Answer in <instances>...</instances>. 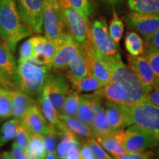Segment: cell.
<instances>
[{
    "mask_svg": "<svg viewBox=\"0 0 159 159\" xmlns=\"http://www.w3.org/2000/svg\"><path fill=\"white\" fill-rule=\"evenodd\" d=\"M67 2L71 7L87 19L92 14V6L90 0H67Z\"/></svg>",
    "mask_w": 159,
    "mask_h": 159,
    "instance_id": "36",
    "label": "cell"
},
{
    "mask_svg": "<svg viewBox=\"0 0 159 159\" xmlns=\"http://www.w3.org/2000/svg\"><path fill=\"white\" fill-rule=\"evenodd\" d=\"M124 132L123 130L113 131L105 136L97 137L96 139L99 145H101L105 150L110 152L113 156L123 154L127 152L122 144Z\"/></svg>",
    "mask_w": 159,
    "mask_h": 159,
    "instance_id": "24",
    "label": "cell"
},
{
    "mask_svg": "<svg viewBox=\"0 0 159 159\" xmlns=\"http://www.w3.org/2000/svg\"><path fill=\"white\" fill-rule=\"evenodd\" d=\"M80 46L85 52L90 74L104 85L111 82V71L107 65L97 57L89 39Z\"/></svg>",
    "mask_w": 159,
    "mask_h": 159,
    "instance_id": "13",
    "label": "cell"
},
{
    "mask_svg": "<svg viewBox=\"0 0 159 159\" xmlns=\"http://www.w3.org/2000/svg\"><path fill=\"white\" fill-rule=\"evenodd\" d=\"M125 46L129 54L132 56H139L144 52V41L138 33L134 31L127 33L125 39Z\"/></svg>",
    "mask_w": 159,
    "mask_h": 159,
    "instance_id": "28",
    "label": "cell"
},
{
    "mask_svg": "<svg viewBox=\"0 0 159 159\" xmlns=\"http://www.w3.org/2000/svg\"><path fill=\"white\" fill-rule=\"evenodd\" d=\"M80 159H94V154L86 142L83 143L80 149Z\"/></svg>",
    "mask_w": 159,
    "mask_h": 159,
    "instance_id": "46",
    "label": "cell"
},
{
    "mask_svg": "<svg viewBox=\"0 0 159 159\" xmlns=\"http://www.w3.org/2000/svg\"><path fill=\"white\" fill-rule=\"evenodd\" d=\"M11 156L13 159H27L25 150L15 142L12 145Z\"/></svg>",
    "mask_w": 159,
    "mask_h": 159,
    "instance_id": "45",
    "label": "cell"
},
{
    "mask_svg": "<svg viewBox=\"0 0 159 159\" xmlns=\"http://www.w3.org/2000/svg\"><path fill=\"white\" fill-rule=\"evenodd\" d=\"M43 2L52 3V2H59V0H42Z\"/></svg>",
    "mask_w": 159,
    "mask_h": 159,
    "instance_id": "50",
    "label": "cell"
},
{
    "mask_svg": "<svg viewBox=\"0 0 159 159\" xmlns=\"http://www.w3.org/2000/svg\"><path fill=\"white\" fill-rule=\"evenodd\" d=\"M99 99H102L96 93L80 95V101L77 110L76 117L81 122L91 126L94 115V107Z\"/></svg>",
    "mask_w": 159,
    "mask_h": 159,
    "instance_id": "21",
    "label": "cell"
},
{
    "mask_svg": "<svg viewBox=\"0 0 159 159\" xmlns=\"http://www.w3.org/2000/svg\"><path fill=\"white\" fill-rule=\"evenodd\" d=\"M33 44V56L37 57L43 64L52 69L53 57L56 47L46 36L38 35L32 38Z\"/></svg>",
    "mask_w": 159,
    "mask_h": 159,
    "instance_id": "17",
    "label": "cell"
},
{
    "mask_svg": "<svg viewBox=\"0 0 159 159\" xmlns=\"http://www.w3.org/2000/svg\"><path fill=\"white\" fill-rule=\"evenodd\" d=\"M132 11L159 15V0H128Z\"/></svg>",
    "mask_w": 159,
    "mask_h": 159,
    "instance_id": "29",
    "label": "cell"
},
{
    "mask_svg": "<svg viewBox=\"0 0 159 159\" xmlns=\"http://www.w3.org/2000/svg\"><path fill=\"white\" fill-rule=\"evenodd\" d=\"M80 143L78 141V139H76L71 148L69 149L67 153L66 154V159H80Z\"/></svg>",
    "mask_w": 159,
    "mask_h": 159,
    "instance_id": "43",
    "label": "cell"
},
{
    "mask_svg": "<svg viewBox=\"0 0 159 159\" xmlns=\"http://www.w3.org/2000/svg\"><path fill=\"white\" fill-rule=\"evenodd\" d=\"M146 45L150 46L151 47H153L155 49H159V28L153 35L149 39L148 41H145Z\"/></svg>",
    "mask_w": 159,
    "mask_h": 159,
    "instance_id": "47",
    "label": "cell"
},
{
    "mask_svg": "<svg viewBox=\"0 0 159 159\" xmlns=\"http://www.w3.org/2000/svg\"><path fill=\"white\" fill-rule=\"evenodd\" d=\"M60 117L66 126L67 127V128H69L71 132L74 133L76 136L86 139L94 137L90 126L81 122L77 117L63 116V115H60Z\"/></svg>",
    "mask_w": 159,
    "mask_h": 159,
    "instance_id": "27",
    "label": "cell"
},
{
    "mask_svg": "<svg viewBox=\"0 0 159 159\" xmlns=\"http://www.w3.org/2000/svg\"><path fill=\"white\" fill-rule=\"evenodd\" d=\"M0 88L5 89V90L16 88L14 83L12 82L9 77L1 69H0Z\"/></svg>",
    "mask_w": 159,
    "mask_h": 159,
    "instance_id": "44",
    "label": "cell"
},
{
    "mask_svg": "<svg viewBox=\"0 0 159 159\" xmlns=\"http://www.w3.org/2000/svg\"><path fill=\"white\" fill-rule=\"evenodd\" d=\"M30 133L26 128V127L21 122H19V126H18L16 134V141L15 143L19 146L25 150L28 144Z\"/></svg>",
    "mask_w": 159,
    "mask_h": 159,
    "instance_id": "38",
    "label": "cell"
},
{
    "mask_svg": "<svg viewBox=\"0 0 159 159\" xmlns=\"http://www.w3.org/2000/svg\"><path fill=\"white\" fill-rule=\"evenodd\" d=\"M85 142L89 145L94 156H96L97 159H113L107 152H105L102 147L99 145L98 142H96L94 138L87 139Z\"/></svg>",
    "mask_w": 159,
    "mask_h": 159,
    "instance_id": "39",
    "label": "cell"
},
{
    "mask_svg": "<svg viewBox=\"0 0 159 159\" xmlns=\"http://www.w3.org/2000/svg\"><path fill=\"white\" fill-rule=\"evenodd\" d=\"M2 89H2V88H0V91H2Z\"/></svg>",
    "mask_w": 159,
    "mask_h": 159,
    "instance_id": "53",
    "label": "cell"
},
{
    "mask_svg": "<svg viewBox=\"0 0 159 159\" xmlns=\"http://www.w3.org/2000/svg\"><path fill=\"white\" fill-rule=\"evenodd\" d=\"M38 104L39 105V108L41 109L43 116L45 117V119L49 124L53 125L60 130H66L67 128V127L61 120L59 113L57 112L53 105L52 104L51 101L49 100L44 89L43 90L41 96L38 100Z\"/></svg>",
    "mask_w": 159,
    "mask_h": 159,
    "instance_id": "22",
    "label": "cell"
},
{
    "mask_svg": "<svg viewBox=\"0 0 159 159\" xmlns=\"http://www.w3.org/2000/svg\"><path fill=\"white\" fill-rule=\"evenodd\" d=\"M105 110L108 124L113 131L122 130L128 126L124 105L106 101Z\"/></svg>",
    "mask_w": 159,
    "mask_h": 159,
    "instance_id": "19",
    "label": "cell"
},
{
    "mask_svg": "<svg viewBox=\"0 0 159 159\" xmlns=\"http://www.w3.org/2000/svg\"><path fill=\"white\" fill-rule=\"evenodd\" d=\"M19 122L18 119H13L4 123L0 129V148L15 138Z\"/></svg>",
    "mask_w": 159,
    "mask_h": 159,
    "instance_id": "32",
    "label": "cell"
},
{
    "mask_svg": "<svg viewBox=\"0 0 159 159\" xmlns=\"http://www.w3.org/2000/svg\"><path fill=\"white\" fill-rule=\"evenodd\" d=\"M89 41L97 54L113 57L121 56L118 45L111 39L104 19L95 20L91 24L89 29Z\"/></svg>",
    "mask_w": 159,
    "mask_h": 159,
    "instance_id": "5",
    "label": "cell"
},
{
    "mask_svg": "<svg viewBox=\"0 0 159 159\" xmlns=\"http://www.w3.org/2000/svg\"><path fill=\"white\" fill-rule=\"evenodd\" d=\"M115 159H152L153 152L151 151H144L139 152H125L123 154L115 155Z\"/></svg>",
    "mask_w": 159,
    "mask_h": 159,
    "instance_id": "41",
    "label": "cell"
},
{
    "mask_svg": "<svg viewBox=\"0 0 159 159\" xmlns=\"http://www.w3.org/2000/svg\"><path fill=\"white\" fill-rule=\"evenodd\" d=\"M68 33L80 44L89 39V19L71 7L67 0H59Z\"/></svg>",
    "mask_w": 159,
    "mask_h": 159,
    "instance_id": "7",
    "label": "cell"
},
{
    "mask_svg": "<svg viewBox=\"0 0 159 159\" xmlns=\"http://www.w3.org/2000/svg\"><path fill=\"white\" fill-rule=\"evenodd\" d=\"M43 89L60 114L66 97L71 90L68 79L58 73H49Z\"/></svg>",
    "mask_w": 159,
    "mask_h": 159,
    "instance_id": "11",
    "label": "cell"
},
{
    "mask_svg": "<svg viewBox=\"0 0 159 159\" xmlns=\"http://www.w3.org/2000/svg\"><path fill=\"white\" fill-rule=\"evenodd\" d=\"M56 153H48L47 154L44 159H56Z\"/></svg>",
    "mask_w": 159,
    "mask_h": 159,
    "instance_id": "49",
    "label": "cell"
},
{
    "mask_svg": "<svg viewBox=\"0 0 159 159\" xmlns=\"http://www.w3.org/2000/svg\"><path fill=\"white\" fill-rule=\"evenodd\" d=\"M103 1L107 2L108 3H116V2H118L119 1H121V0H103Z\"/></svg>",
    "mask_w": 159,
    "mask_h": 159,
    "instance_id": "51",
    "label": "cell"
},
{
    "mask_svg": "<svg viewBox=\"0 0 159 159\" xmlns=\"http://www.w3.org/2000/svg\"><path fill=\"white\" fill-rule=\"evenodd\" d=\"M32 34L20 15L16 0H0V37L12 52L20 41Z\"/></svg>",
    "mask_w": 159,
    "mask_h": 159,
    "instance_id": "1",
    "label": "cell"
},
{
    "mask_svg": "<svg viewBox=\"0 0 159 159\" xmlns=\"http://www.w3.org/2000/svg\"><path fill=\"white\" fill-rule=\"evenodd\" d=\"M33 56V44L32 38L25 41L19 49V58L18 61L28 60Z\"/></svg>",
    "mask_w": 159,
    "mask_h": 159,
    "instance_id": "40",
    "label": "cell"
},
{
    "mask_svg": "<svg viewBox=\"0 0 159 159\" xmlns=\"http://www.w3.org/2000/svg\"><path fill=\"white\" fill-rule=\"evenodd\" d=\"M71 84L73 89L77 91V92L96 91L104 85L102 83H101L91 75H89L82 79L71 82Z\"/></svg>",
    "mask_w": 159,
    "mask_h": 159,
    "instance_id": "30",
    "label": "cell"
},
{
    "mask_svg": "<svg viewBox=\"0 0 159 159\" xmlns=\"http://www.w3.org/2000/svg\"><path fill=\"white\" fill-rule=\"evenodd\" d=\"M50 69L35 56L26 61H18L16 86L38 102Z\"/></svg>",
    "mask_w": 159,
    "mask_h": 159,
    "instance_id": "2",
    "label": "cell"
},
{
    "mask_svg": "<svg viewBox=\"0 0 159 159\" xmlns=\"http://www.w3.org/2000/svg\"><path fill=\"white\" fill-rule=\"evenodd\" d=\"M55 46L56 52L52 59V69L55 71L66 70L70 61L80 51V44L69 33H66L55 43Z\"/></svg>",
    "mask_w": 159,
    "mask_h": 159,
    "instance_id": "9",
    "label": "cell"
},
{
    "mask_svg": "<svg viewBox=\"0 0 159 159\" xmlns=\"http://www.w3.org/2000/svg\"><path fill=\"white\" fill-rule=\"evenodd\" d=\"M146 101L152 103L159 108V86L156 85L155 86L147 91Z\"/></svg>",
    "mask_w": 159,
    "mask_h": 159,
    "instance_id": "42",
    "label": "cell"
},
{
    "mask_svg": "<svg viewBox=\"0 0 159 159\" xmlns=\"http://www.w3.org/2000/svg\"><path fill=\"white\" fill-rule=\"evenodd\" d=\"M60 130L54 128L52 130L45 134L43 136L44 139V146L47 154L48 153H56L57 150V138L59 136Z\"/></svg>",
    "mask_w": 159,
    "mask_h": 159,
    "instance_id": "37",
    "label": "cell"
},
{
    "mask_svg": "<svg viewBox=\"0 0 159 159\" xmlns=\"http://www.w3.org/2000/svg\"><path fill=\"white\" fill-rule=\"evenodd\" d=\"M108 30L111 39L118 45L124 33V24L122 19L119 18L114 7H113L112 19L109 24Z\"/></svg>",
    "mask_w": 159,
    "mask_h": 159,
    "instance_id": "33",
    "label": "cell"
},
{
    "mask_svg": "<svg viewBox=\"0 0 159 159\" xmlns=\"http://www.w3.org/2000/svg\"><path fill=\"white\" fill-rule=\"evenodd\" d=\"M95 53L108 67L111 74V81L120 83L128 91V99L125 106L130 107L146 101L147 90L133 71L123 63L121 56L106 57L97 54L96 51Z\"/></svg>",
    "mask_w": 159,
    "mask_h": 159,
    "instance_id": "3",
    "label": "cell"
},
{
    "mask_svg": "<svg viewBox=\"0 0 159 159\" xmlns=\"http://www.w3.org/2000/svg\"><path fill=\"white\" fill-rule=\"evenodd\" d=\"M13 116L12 102L8 91L2 89L0 91V119L9 118Z\"/></svg>",
    "mask_w": 159,
    "mask_h": 159,
    "instance_id": "35",
    "label": "cell"
},
{
    "mask_svg": "<svg viewBox=\"0 0 159 159\" xmlns=\"http://www.w3.org/2000/svg\"><path fill=\"white\" fill-rule=\"evenodd\" d=\"M90 128L95 138L113 132L108 124L105 108L102 105V99H99L95 105L94 118Z\"/></svg>",
    "mask_w": 159,
    "mask_h": 159,
    "instance_id": "23",
    "label": "cell"
},
{
    "mask_svg": "<svg viewBox=\"0 0 159 159\" xmlns=\"http://www.w3.org/2000/svg\"><path fill=\"white\" fill-rule=\"evenodd\" d=\"M94 92L102 99L116 104L125 105L128 99V91L124 85L116 81H111Z\"/></svg>",
    "mask_w": 159,
    "mask_h": 159,
    "instance_id": "18",
    "label": "cell"
},
{
    "mask_svg": "<svg viewBox=\"0 0 159 159\" xmlns=\"http://www.w3.org/2000/svg\"><path fill=\"white\" fill-rule=\"evenodd\" d=\"M0 159H13L11 156V153L9 152H4L1 154Z\"/></svg>",
    "mask_w": 159,
    "mask_h": 159,
    "instance_id": "48",
    "label": "cell"
},
{
    "mask_svg": "<svg viewBox=\"0 0 159 159\" xmlns=\"http://www.w3.org/2000/svg\"><path fill=\"white\" fill-rule=\"evenodd\" d=\"M27 157L31 159H44L47 156L43 134H31L25 149Z\"/></svg>",
    "mask_w": 159,
    "mask_h": 159,
    "instance_id": "26",
    "label": "cell"
},
{
    "mask_svg": "<svg viewBox=\"0 0 159 159\" xmlns=\"http://www.w3.org/2000/svg\"><path fill=\"white\" fill-rule=\"evenodd\" d=\"M157 147H158V155H159V137H158V146H157Z\"/></svg>",
    "mask_w": 159,
    "mask_h": 159,
    "instance_id": "52",
    "label": "cell"
},
{
    "mask_svg": "<svg viewBox=\"0 0 159 159\" xmlns=\"http://www.w3.org/2000/svg\"><path fill=\"white\" fill-rule=\"evenodd\" d=\"M128 63L129 68L136 75L147 91L156 85V76L144 56L128 55Z\"/></svg>",
    "mask_w": 159,
    "mask_h": 159,
    "instance_id": "14",
    "label": "cell"
},
{
    "mask_svg": "<svg viewBox=\"0 0 159 159\" xmlns=\"http://www.w3.org/2000/svg\"><path fill=\"white\" fill-rule=\"evenodd\" d=\"M17 66L18 64L13 53L5 43L0 41V69L14 84L16 77Z\"/></svg>",
    "mask_w": 159,
    "mask_h": 159,
    "instance_id": "25",
    "label": "cell"
},
{
    "mask_svg": "<svg viewBox=\"0 0 159 159\" xmlns=\"http://www.w3.org/2000/svg\"><path fill=\"white\" fill-rule=\"evenodd\" d=\"M20 15L32 33L39 34L43 30L42 0H16Z\"/></svg>",
    "mask_w": 159,
    "mask_h": 159,
    "instance_id": "10",
    "label": "cell"
},
{
    "mask_svg": "<svg viewBox=\"0 0 159 159\" xmlns=\"http://www.w3.org/2000/svg\"><path fill=\"white\" fill-rule=\"evenodd\" d=\"M43 27L45 36L55 43L66 33V25L59 2H43Z\"/></svg>",
    "mask_w": 159,
    "mask_h": 159,
    "instance_id": "6",
    "label": "cell"
},
{
    "mask_svg": "<svg viewBox=\"0 0 159 159\" xmlns=\"http://www.w3.org/2000/svg\"><path fill=\"white\" fill-rule=\"evenodd\" d=\"M125 20L129 27L144 37L145 41L159 28V15L157 14L133 11L125 17Z\"/></svg>",
    "mask_w": 159,
    "mask_h": 159,
    "instance_id": "12",
    "label": "cell"
},
{
    "mask_svg": "<svg viewBox=\"0 0 159 159\" xmlns=\"http://www.w3.org/2000/svg\"><path fill=\"white\" fill-rule=\"evenodd\" d=\"M158 137L156 134L139 127H130L124 132L122 144L127 152H144L158 146Z\"/></svg>",
    "mask_w": 159,
    "mask_h": 159,
    "instance_id": "8",
    "label": "cell"
},
{
    "mask_svg": "<svg viewBox=\"0 0 159 159\" xmlns=\"http://www.w3.org/2000/svg\"><path fill=\"white\" fill-rule=\"evenodd\" d=\"M66 70V77L70 83L91 75L85 52L82 47L78 54L70 61Z\"/></svg>",
    "mask_w": 159,
    "mask_h": 159,
    "instance_id": "20",
    "label": "cell"
},
{
    "mask_svg": "<svg viewBox=\"0 0 159 159\" xmlns=\"http://www.w3.org/2000/svg\"><path fill=\"white\" fill-rule=\"evenodd\" d=\"M20 122L25 125L30 134L45 135L55 128L43 116L39 104L31 107Z\"/></svg>",
    "mask_w": 159,
    "mask_h": 159,
    "instance_id": "15",
    "label": "cell"
},
{
    "mask_svg": "<svg viewBox=\"0 0 159 159\" xmlns=\"http://www.w3.org/2000/svg\"><path fill=\"white\" fill-rule=\"evenodd\" d=\"M12 102L13 116L15 119L21 121L26 113L38 102L24 91L16 88L7 90Z\"/></svg>",
    "mask_w": 159,
    "mask_h": 159,
    "instance_id": "16",
    "label": "cell"
},
{
    "mask_svg": "<svg viewBox=\"0 0 159 159\" xmlns=\"http://www.w3.org/2000/svg\"><path fill=\"white\" fill-rule=\"evenodd\" d=\"M128 126L134 125L156 134L159 137V108L142 101L130 107L125 106Z\"/></svg>",
    "mask_w": 159,
    "mask_h": 159,
    "instance_id": "4",
    "label": "cell"
},
{
    "mask_svg": "<svg viewBox=\"0 0 159 159\" xmlns=\"http://www.w3.org/2000/svg\"><path fill=\"white\" fill-rule=\"evenodd\" d=\"M80 101V94H79V92L75 90L69 91L63 102L60 115L69 116H75L78 108Z\"/></svg>",
    "mask_w": 159,
    "mask_h": 159,
    "instance_id": "31",
    "label": "cell"
},
{
    "mask_svg": "<svg viewBox=\"0 0 159 159\" xmlns=\"http://www.w3.org/2000/svg\"><path fill=\"white\" fill-rule=\"evenodd\" d=\"M27 159H31V158H28V157H27Z\"/></svg>",
    "mask_w": 159,
    "mask_h": 159,
    "instance_id": "54",
    "label": "cell"
},
{
    "mask_svg": "<svg viewBox=\"0 0 159 159\" xmlns=\"http://www.w3.org/2000/svg\"><path fill=\"white\" fill-rule=\"evenodd\" d=\"M144 54L156 76V85L159 86V49L145 44Z\"/></svg>",
    "mask_w": 159,
    "mask_h": 159,
    "instance_id": "34",
    "label": "cell"
}]
</instances>
